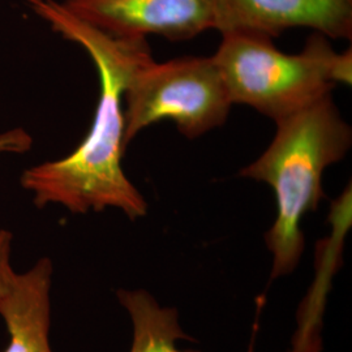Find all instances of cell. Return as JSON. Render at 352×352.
Returning <instances> with one entry per match:
<instances>
[{"label": "cell", "mask_w": 352, "mask_h": 352, "mask_svg": "<svg viewBox=\"0 0 352 352\" xmlns=\"http://www.w3.org/2000/svg\"><path fill=\"white\" fill-rule=\"evenodd\" d=\"M32 136L21 128L0 133V154H23L32 148Z\"/></svg>", "instance_id": "8fae6325"}, {"label": "cell", "mask_w": 352, "mask_h": 352, "mask_svg": "<svg viewBox=\"0 0 352 352\" xmlns=\"http://www.w3.org/2000/svg\"><path fill=\"white\" fill-rule=\"evenodd\" d=\"M309 28L331 39L352 37V0H214V29L277 38Z\"/></svg>", "instance_id": "8992f818"}, {"label": "cell", "mask_w": 352, "mask_h": 352, "mask_svg": "<svg viewBox=\"0 0 352 352\" xmlns=\"http://www.w3.org/2000/svg\"><path fill=\"white\" fill-rule=\"evenodd\" d=\"M116 298L133 327L129 352H202L182 350L179 340H193L180 324L179 311L164 307L144 289H119Z\"/></svg>", "instance_id": "9c48e42d"}, {"label": "cell", "mask_w": 352, "mask_h": 352, "mask_svg": "<svg viewBox=\"0 0 352 352\" xmlns=\"http://www.w3.org/2000/svg\"><path fill=\"white\" fill-rule=\"evenodd\" d=\"M52 263L39 258L24 273H17L12 289L0 304L10 334L4 352H52L50 331Z\"/></svg>", "instance_id": "52a82bcc"}, {"label": "cell", "mask_w": 352, "mask_h": 352, "mask_svg": "<svg viewBox=\"0 0 352 352\" xmlns=\"http://www.w3.org/2000/svg\"><path fill=\"white\" fill-rule=\"evenodd\" d=\"M289 352H321V351H302V350H295L291 347V350Z\"/></svg>", "instance_id": "7c38bea8"}, {"label": "cell", "mask_w": 352, "mask_h": 352, "mask_svg": "<svg viewBox=\"0 0 352 352\" xmlns=\"http://www.w3.org/2000/svg\"><path fill=\"white\" fill-rule=\"evenodd\" d=\"M62 4L113 37L188 41L214 29V0H64Z\"/></svg>", "instance_id": "5b68a950"}, {"label": "cell", "mask_w": 352, "mask_h": 352, "mask_svg": "<svg viewBox=\"0 0 352 352\" xmlns=\"http://www.w3.org/2000/svg\"><path fill=\"white\" fill-rule=\"evenodd\" d=\"M232 104L212 56H182L162 63L151 59L132 75L124 90V146L162 120H173L187 139H197L222 126Z\"/></svg>", "instance_id": "277c9868"}, {"label": "cell", "mask_w": 352, "mask_h": 352, "mask_svg": "<svg viewBox=\"0 0 352 352\" xmlns=\"http://www.w3.org/2000/svg\"><path fill=\"white\" fill-rule=\"evenodd\" d=\"M12 243V232L0 228V304L12 289L13 282L17 276L11 263Z\"/></svg>", "instance_id": "30bf717a"}, {"label": "cell", "mask_w": 352, "mask_h": 352, "mask_svg": "<svg viewBox=\"0 0 352 352\" xmlns=\"http://www.w3.org/2000/svg\"><path fill=\"white\" fill-rule=\"evenodd\" d=\"M212 58L232 103L251 106L274 123L331 94L337 84H351V49L336 52L320 33L294 55L263 34L225 33Z\"/></svg>", "instance_id": "3957f363"}, {"label": "cell", "mask_w": 352, "mask_h": 352, "mask_svg": "<svg viewBox=\"0 0 352 352\" xmlns=\"http://www.w3.org/2000/svg\"><path fill=\"white\" fill-rule=\"evenodd\" d=\"M25 4L64 39L87 51L100 76V100L88 135L62 160L32 166L21 187L37 208L60 205L74 214L116 209L136 221L149 205L128 179L123 96L132 75L153 59L146 38L113 37L65 10L58 0H25Z\"/></svg>", "instance_id": "6da1fadb"}, {"label": "cell", "mask_w": 352, "mask_h": 352, "mask_svg": "<svg viewBox=\"0 0 352 352\" xmlns=\"http://www.w3.org/2000/svg\"><path fill=\"white\" fill-rule=\"evenodd\" d=\"M277 132L266 151L239 175L270 186L277 215L264 239L272 254L270 280L294 273L305 238L302 218L325 197L322 175L350 151L352 129L331 94L276 123Z\"/></svg>", "instance_id": "7a4b0ae2"}, {"label": "cell", "mask_w": 352, "mask_h": 352, "mask_svg": "<svg viewBox=\"0 0 352 352\" xmlns=\"http://www.w3.org/2000/svg\"><path fill=\"white\" fill-rule=\"evenodd\" d=\"M351 184L343 190L340 199L331 204L330 222L331 235L318 244L317 252V279L307 302L302 304V320L295 333L292 344L317 346L321 342V324L327 302V283L338 269L343 240L351 227Z\"/></svg>", "instance_id": "ba28073f"}]
</instances>
